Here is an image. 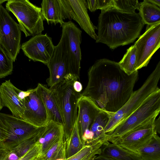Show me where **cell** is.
I'll return each instance as SVG.
<instances>
[{"label": "cell", "instance_id": "cell-1", "mask_svg": "<svg viewBox=\"0 0 160 160\" xmlns=\"http://www.w3.org/2000/svg\"><path fill=\"white\" fill-rule=\"evenodd\" d=\"M88 75L87 85L81 95L91 98L111 116L130 98L138 78V71L128 75L118 62L106 58L97 60Z\"/></svg>", "mask_w": 160, "mask_h": 160}, {"label": "cell", "instance_id": "cell-2", "mask_svg": "<svg viewBox=\"0 0 160 160\" xmlns=\"http://www.w3.org/2000/svg\"><path fill=\"white\" fill-rule=\"evenodd\" d=\"M101 11L96 43L113 49L132 43L140 36L144 24L138 13L124 12L113 7Z\"/></svg>", "mask_w": 160, "mask_h": 160}, {"label": "cell", "instance_id": "cell-3", "mask_svg": "<svg viewBox=\"0 0 160 160\" xmlns=\"http://www.w3.org/2000/svg\"><path fill=\"white\" fill-rule=\"evenodd\" d=\"M78 79L76 75L69 74L49 88L63 120L65 140L69 137L77 117L78 102L81 93L75 90L73 84Z\"/></svg>", "mask_w": 160, "mask_h": 160}, {"label": "cell", "instance_id": "cell-4", "mask_svg": "<svg viewBox=\"0 0 160 160\" xmlns=\"http://www.w3.org/2000/svg\"><path fill=\"white\" fill-rule=\"evenodd\" d=\"M160 79V61L141 87L133 92L125 104L111 116L105 128L107 133L113 131L146 100L160 89L158 84Z\"/></svg>", "mask_w": 160, "mask_h": 160}, {"label": "cell", "instance_id": "cell-5", "mask_svg": "<svg viewBox=\"0 0 160 160\" xmlns=\"http://www.w3.org/2000/svg\"><path fill=\"white\" fill-rule=\"evenodd\" d=\"M6 7L16 18L26 37L41 34L44 30L41 8L28 0H8Z\"/></svg>", "mask_w": 160, "mask_h": 160}, {"label": "cell", "instance_id": "cell-6", "mask_svg": "<svg viewBox=\"0 0 160 160\" xmlns=\"http://www.w3.org/2000/svg\"><path fill=\"white\" fill-rule=\"evenodd\" d=\"M160 111V90L153 94L112 132L108 139L121 137L157 117Z\"/></svg>", "mask_w": 160, "mask_h": 160}, {"label": "cell", "instance_id": "cell-7", "mask_svg": "<svg viewBox=\"0 0 160 160\" xmlns=\"http://www.w3.org/2000/svg\"><path fill=\"white\" fill-rule=\"evenodd\" d=\"M21 40L19 25L0 4V44L13 62L19 53Z\"/></svg>", "mask_w": 160, "mask_h": 160}, {"label": "cell", "instance_id": "cell-8", "mask_svg": "<svg viewBox=\"0 0 160 160\" xmlns=\"http://www.w3.org/2000/svg\"><path fill=\"white\" fill-rule=\"evenodd\" d=\"M136 71L147 66L152 56L160 47V22L147 25L145 32L135 42Z\"/></svg>", "mask_w": 160, "mask_h": 160}, {"label": "cell", "instance_id": "cell-9", "mask_svg": "<svg viewBox=\"0 0 160 160\" xmlns=\"http://www.w3.org/2000/svg\"><path fill=\"white\" fill-rule=\"evenodd\" d=\"M0 119L8 133V138L0 144V147L4 148H13L36 134L40 128L9 114L0 112Z\"/></svg>", "mask_w": 160, "mask_h": 160}, {"label": "cell", "instance_id": "cell-10", "mask_svg": "<svg viewBox=\"0 0 160 160\" xmlns=\"http://www.w3.org/2000/svg\"><path fill=\"white\" fill-rule=\"evenodd\" d=\"M64 20L73 19L81 28L95 40L97 27L92 22L88 12L86 0H58Z\"/></svg>", "mask_w": 160, "mask_h": 160}, {"label": "cell", "instance_id": "cell-11", "mask_svg": "<svg viewBox=\"0 0 160 160\" xmlns=\"http://www.w3.org/2000/svg\"><path fill=\"white\" fill-rule=\"evenodd\" d=\"M47 66L49 70V76L46 82L50 88L71 74L65 34L62 30L60 40L55 46L54 53Z\"/></svg>", "mask_w": 160, "mask_h": 160}, {"label": "cell", "instance_id": "cell-12", "mask_svg": "<svg viewBox=\"0 0 160 160\" xmlns=\"http://www.w3.org/2000/svg\"><path fill=\"white\" fill-rule=\"evenodd\" d=\"M156 118H151L143 124L121 137L110 138L108 141L137 153L138 150L157 133L154 127Z\"/></svg>", "mask_w": 160, "mask_h": 160}, {"label": "cell", "instance_id": "cell-13", "mask_svg": "<svg viewBox=\"0 0 160 160\" xmlns=\"http://www.w3.org/2000/svg\"><path fill=\"white\" fill-rule=\"evenodd\" d=\"M55 46L47 33L32 36L21 47L29 61L39 62L47 65L54 53Z\"/></svg>", "mask_w": 160, "mask_h": 160}, {"label": "cell", "instance_id": "cell-14", "mask_svg": "<svg viewBox=\"0 0 160 160\" xmlns=\"http://www.w3.org/2000/svg\"><path fill=\"white\" fill-rule=\"evenodd\" d=\"M61 27L65 34L71 74L79 79L82 59V31L71 20L64 22Z\"/></svg>", "mask_w": 160, "mask_h": 160}, {"label": "cell", "instance_id": "cell-15", "mask_svg": "<svg viewBox=\"0 0 160 160\" xmlns=\"http://www.w3.org/2000/svg\"><path fill=\"white\" fill-rule=\"evenodd\" d=\"M24 102L22 119L38 128L43 127L49 122L47 110L36 88L25 98Z\"/></svg>", "mask_w": 160, "mask_h": 160}, {"label": "cell", "instance_id": "cell-16", "mask_svg": "<svg viewBox=\"0 0 160 160\" xmlns=\"http://www.w3.org/2000/svg\"><path fill=\"white\" fill-rule=\"evenodd\" d=\"M78 124L81 136L89 128L102 111L89 97L81 96L78 102Z\"/></svg>", "mask_w": 160, "mask_h": 160}, {"label": "cell", "instance_id": "cell-17", "mask_svg": "<svg viewBox=\"0 0 160 160\" xmlns=\"http://www.w3.org/2000/svg\"><path fill=\"white\" fill-rule=\"evenodd\" d=\"M0 87L4 106L10 110L13 116L22 119L24 102V100L18 96L19 89L13 84L10 79L6 80Z\"/></svg>", "mask_w": 160, "mask_h": 160}, {"label": "cell", "instance_id": "cell-18", "mask_svg": "<svg viewBox=\"0 0 160 160\" xmlns=\"http://www.w3.org/2000/svg\"><path fill=\"white\" fill-rule=\"evenodd\" d=\"M63 138H64L63 125L51 121L48 122L41 128L37 142L40 146V154L44 155L52 146Z\"/></svg>", "mask_w": 160, "mask_h": 160}, {"label": "cell", "instance_id": "cell-19", "mask_svg": "<svg viewBox=\"0 0 160 160\" xmlns=\"http://www.w3.org/2000/svg\"><path fill=\"white\" fill-rule=\"evenodd\" d=\"M36 90L42 100L47 110L49 122L52 121L63 125V121L52 93L44 85L38 83Z\"/></svg>", "mask_w": 160, "mask_h": 160}, {"label": "cell", "instance_id": "cell-20", "mask_svg": "<svg viewBox=\"0 0 160 160\" xmlns=\"http://www.w3.org/2000/svg\"><path fill=\"white\" fill-rule=\"evenodd\" d=\"M101 148L100 154L117 160H142L138 153L108 141L102 144Z\"/></svg>", "mask_w": 160, "mask_h": 160}, {"label": "cell", "instance_id": "cell-21", "mask_svg": "<svg viewBox=\"0 0 160 160\" xmlns=\"http://www.w3.org/2000/svg\"><path fill=\"white\" fill-rule=\"evenodd\" d=\"M41 6L43 21L48 24L59 23L61 27L64 22L58 0H43Z\"/></svg>", "mask_w": 160, "mask_h": 160}, {"label": "cell", "instance_id": "cell-22", "mask_svg": "<svg viewBox=\"0 0 160 160\" xmlns=\"http://www.w3.org/2000/svg\"><path fill=\"white\" fill-rule=\"evenodd\" d=\"M110 116L109 113L102 110L96 117L89 129L93 134V143L108 141V136L105 133V128Z\"/></svg>", "mask_w": 160, "mask_h": 160}, {"label": "cell", "instance_id": "cell-23", "mask_svg": "<svg viewBox=\"0 0 160 160\" xmlns=\"http://www.w3.org/2000/svg\"><path fill=\"white\" fill-rule=\"evenodd\" d=\"M138 13L144 24L152 25L160 22V8L144 0L139 3Z\"/></svg>", "mask_w": 160, "mask_h": 160}, {"label": "cell", "instance_id": "cell-24", "mask_svg": "<svg viewBox=\"0 0 160 160\" xmlns=\"http://www.w3.org/2000/svg\"><path fill=\"white\" fill-rule=\"evenodd\" d=\"M137 152L142 160H160V138L157 133Z\"/></svg>", "mask_w": 160, "mask_h": 160}, {"label": "cell", "instance_id": "cell-25", "mask_svg": "<svg viewBox=\"0 0 160 160\" xmlns=\"http://www.w3.org/2000/svg\"><path fill=\"white\" fill-rule=\"evenodd\" d=\"M66 141V159L77 153L85 145L80 133L77 117L71 135Z\"/></svg>", "mask_w": 160, "mask_h": 160}, {"label": "cell", "instance_id": "cell-26", "mask_svg": "<svg viewBox=\"0 0 160 160\" xmlns=\"http://www.w3.org/2000/svg\"><path fill=\"white\" fill-rule=\"evenodd\" d=\"M103 143L99 142L85 145L79 152L66 160H94L97 155L101 154V148Z\"/></svg>", "mask_w": 160, "mask_h": 160}, {"label": "cell", "instance_id": "cell-27", "mask_svg": "<svg viewBox=\"0 0 160 160\" xmlns=\"http://www.w3.org/2000/svg\"><path fill=\"white\" fill-rule=\"evenodd\" d=\"M136 50L133 45L127 49L121 60L118 63L120 66L128 75L136 71L135 70Z\"/></svg>", "mask_w": 160, "mask_h": 160}, {"label": "cell", "instance_id": "cell-28", "mask_svg": "<svg viewBox=\"0 0 160 160\" xmlns=\"http://www.w3.org/2000/svg\"><path fill=\"white\" fill-rule=\"evenodd\" d=\"M66 145L64 138L58 141L42 155L44 160H57L61 158L66 159Z\"/></svg>", "mask_w": 160, "mask_h": 160}, {"label": "cell", "instance_id": "cell-29", "mask_svg": "<svg viewBox=\"0 0 160 160\" xmlns=\"http://www.w3.org/2000/svg\"><path fill=\"white\" fill-rule=\"evenodd\" d=\"M13 62L0 44V79L11 74Z\"/></svg>", "mask_w": 160, "mask_h": 160}, {"label": "cell", "instance_id": "cell-30", "mask_svg": "<svg viewBox=\"0 0 160 160\" xmlns=\"http://www.w3.org/2000/svg\"><path fill=\"white\" fill-rule=\"evenodd\" d=\"M42 127L34 135L24 141L12 149L19 158L36 144L38 140Z\"/></svg>", "mask_w": 160, "mask_h": 160}, {"label": "cell", "instance_id": "cell-31", "mask_svg": "<svg viewBox=\"0 0 160 160\" xmlns=\"http://www.w3.org/2000/svg\"><path fill=\"white\" fill-rule=\"evenodd\" d=\"M114 7L124 12L134 13L138 10L139 2L136 0H113Z\"/></svg>", "mask_w": 160, "mask_h": 160}, {"label": "cell", "instance_id": "cell-32", "mask_svg": "<svg viewBox=\"0 0 160 160\" xmlns=\"http://www.w3.org/2000/svg\"><path fill=\"white\" fill-rule=\"evenodd\" d=\"M40 154V146L37 142L31 149L18 160H33Z\"/></svg>", "mask_w": 160, "mask_h": 160}, {"label": "cell", "instance_id": "cell-33", "mask_svg": "<svg viewBox=\"0 0 160 160\" xmlns=\"http://www.w3.org/2000/svg\"><path fill=\"white\" fill-rule=\"evenodd\" d=\"M19 159L12 149L0 147V160H18Z\"/></svg>", "mask_w": 160, "mask_h": 160}, {"label": "cell", "instance_id": "cell-34", "mask_svg": "<svg viewBox=\"0 0 160 160\" xmlns=\"http://www.w3.org/2000/svg\"><path fill=\"white\" fill-rule=\"evenodd\" d=\"M114 7L113 0H97V8L101 10Z\"/></svg>", "mask_w": 160, "mask_h": 160}, {"label": "cell", "instance_id": "cell-35", "mask_svg": "<svg viewBox=\"0 0 160 160\" xmlns=\"http://www.w3.org/2000/svg\"><path fill=\"white\" fill-rule=\"evenodd\" d=\"M8 136L7 128L0 119V144L8 138Z\"/></svg>", "mask_w": 160, "mask_h": 160}, {"label": "cell", "instance_id": "cell-36", "mask_svg": "<svg viewBox=\"0 0 160 160\" xmlns=\"http://www.w3.org/2000/svg\"><path fill=\"white\" fill-rule=\"evenodd\" d=\"M88 9L91 12H93L97 10V0H86Z\"/></svg>", "mask_w": 160, "mask_h": 160}, {"label": "cell", "instance_id": "cell-37", "mask_svg": "<svg viewBox=\"0 0 160 160\" xmlns=\"http://www.w3.org/2000/svg\"><path fill=\"white\" fill-rule=\"evenodd\" d=\"M73 87L76 91L79 93H81L82 89V84L77 80L75 81L74 82Z\"/></svg>", "mask_w": 160, "mask_h": 160}, {"label": "cell", "instance_id": "cell-38", "mask_svg": "<svg viewBox=\"0 0 160 160\" xmlns=\"http://www.w3.org/2000/svg\"><path fill=\"white\" fill-rule=\"evenodd\" d=\"M94 160H117L113 158L100 154L97 155Z\"/></svg>", "mask_w": 160, "mask_h": 160}, {"label": "cell", "instance_id": "cell-39", "mask_svg": "<svg viewBox=\"0 0 160 160\" xmlns=\"http://www.w3.org/2000/svg\"><path fill=\"white\" fill-rule=\"evenodd\" d=\"M159 117L158 119H155L154 122V127L155 130L158 134L160 133V123Z\"/></svg>", "mask_w": 160, "mask_h": 160}, {"label": "cell", "instance_id": "cell-40", "mask_svg": "<svg viewBox=\"0 0 160 160\" xmlns=\"http://www.w3.org/2000/svg\"><path fill=\"white\" fill-rule=\"evenodd\" d=\"M150 3L155 5L160 8V0H147Z\"/></svg>", "mask_w": 160, "mask_h": 160}, {"label": "cell", "instance_id": "cell-41", "mask_svg": "<svg viewBox=\"0 0 160 160\" xmlns=\"http://www.w3.org/2000/svg\"><path fill=\"white\" fill-rule=\"evenodd\" d=\"M4 106L2 99L1 88L0 87V111L2 110Z\"/></svg>", "mask_w": 160, "mask_h": 160}, {"label": "cell", "instance_id": "cell-42", "mask_svg": "<svg viewBox=\"0 0 160 160\" xmlns=\"http://www.w3.org/2000/svg\"><path fill=\"white\" fill-rule=\"evenodd\" d=\"M34 160H44L43 156L40 154Z\"/></svg>", "mask_w": 160, "mask_h": 160}, {"label": "cell", "instance_id": "cell-43", "mask_svg": "<svg viewBox=\"0 0 160 160\" xmlns=\"http://www.w3.org/2000/svg\"><path fill=\"white\" fill-rule=\"evenodd\" d=\"M5 0H0V4H1L2 3H3V2L5 1Z\"/></svg>", "mask_w": 160, "mask_h": 160}, {"label": "cell", "instance_id": "cell-44", "mask_svg": "<svg viewBox=\"0 0 160 160\" xmlns=\"http://www.w3.org/2000/svg\"><path fill=\"white\" fill-rule=\"evenodd\" d=\"M35 160V159H34V160Z\"/></svg>", "mask_w": 160, "mask_h": 160}]
</instances>
